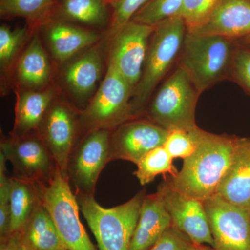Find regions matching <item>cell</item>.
<instances>
[{
    "label": "cell",
    "instance_id": "cell-39",
    "mask_svg": "<svg viewBox=\"0 0 250 250\" xmlns=\"http://www.w3.org/2000/svg\"><path fill=\"white\" fill-rule=\"evenodd\" d=\"M58 250H67L66 249H65V248H60V249H59Z\"/></svg>",
    "mask_w": 250,
    "mask_h": 250
},
{
    "label": "cell",
    "instance_id": "cell-13",
    "mask_svg": "<svg viewBox=\"0 0 250 250\" xmlns=\"http://www.w3.org/2000/svg\"><path fill=\"white\" fill-rule=\"evenodd\" d=\"M171 218L172 226L198 246L214 248L204 202L184 195L164 181L158 189Z\"/></svg>",
    "mask_w": 250,
    "mask_h": 250
},
{
    "label": "cell",
    "instance_id": "cell-37",
    "mask_svg": "<svg viewBox=\"0 0 250 250\" xmlns=\"http://www.w3.org/2000/svg\"><path fill=\"white\" fill-rule=\"evenodd\" d=\"M197 250H215L214 248L208 246H203L201 248Z\"/></svg>",
    "mask_w": 250,
    "mask_h": 250
},
{
    "label": "cell",
    "instance_id": "cell-38",
    "mask_svg": "<svg viewBox=\"0 0 250 250\" xmlns=\"http://www.w3.org/2000/svg\"><path fill=\"white\" fill-rule=\"evenodd\" d=\"M105 1H106V4H108V3H110V4H111L112 2H113L114 0H104Z\"/></svg>",
    "mask_w": 250,
    "mask_h": 250
},
{
    "label": "cell",
    "instance_id": "cell-36",
    "mask_svg": "<svg viewBox=\"0 0 250 250\" xmlns=\"http://www.w3.org/2000/svg\"><path fill=\"white\" fill-rule=\"evenodd\" d=\"M239 43L245 44V45H250V34L247 36L244 39L239 41Z\"/></svg>",
    "mask_w": 250,
    "mask_h": 250
},
{
    "label": "cell",
    "instance_id": "cell-15",
    "mask_svg": "<svg viewBox=\"0 0 250 250\" xmlns=\"http://www.w3.org/2000/svg\"><path fill=\"white\" fill-rule=\"evenodd\" d=\"M197 36H218L241 40L250 34V1L220 0L197 27L187 30Z\"/></svg>",
    "mask_w": 250,
    "mask_h": 250
},
{
    "label": "cell",
    "instance_id": "cell-19",
    "mask_svg": "<svg viewBox=\"0 0 250 250\" xmlns=\"http://www.w3.org/2000/svg\"><path fill=\"white\" fill-rule=\"evenodd\" d=\"M101 36L95 31L65 23H55L47 31L49 49L56 60L66 62L75 54L91 47Z\"/></svg>",
    "mask_w": 250,
    "mask_h": 250
},
{
    "label": "cell",
    "instance_id": "cell-20",
    "mask_svg": "<svg viewBox=\"0 0 250 250\" xmlns=\"http://www.w3.org/2000/svg\"><path fill=\"white\" fill-rule=\"evenodd\" d=\"M54 97L52 88L25 90L18 94L12 136L21 137L37 131Z\"/></svg>",
    "mask_w": 250,
    "mask_h": 250
},
{
    "label": "cell",
    "instance_id": "cell-31",
    "mask_svg": "<svg viewBox=\"0 0 250 250\" xmlns=\"http://www.w3.org/2000/svg\"><path fill=\"white\" fill-rule=\"evenodd\" d=\"M220 0H184L179 13L187 26V30L197 27L207 18Z\"/></svg>",
    "mask_w": 250,
    "mask_h": 250
},
{
    "label": "cell",
    "instance_id": "cell-27",
    "mask_svg": "<svg viewBox=\"0 0 250 250\" xmlns=\"http://www.w3.org/2000/svg\"><path fill=\"white\" fill-rule=\"evenodd\" d=\"M55 0H0L2 17H22L30 21L42 18L52 9Z\"/></svg>",
    "mask_w": 250,
    "mask_h": 250
},
{
    "label": "cell",
    "instance_id": "cell-29",
    "mask_svg": "<svg viewBox=\"0 0 250 250\" xmlns=\"http://www.w3.org/2000/svg\"><path fill=\"white\" fill-rule=\"evenodd\" d=\"M4 153L0 151V238L11 234V177L6 174Z\"/></svg>",
    "mask_w": 250,
    "mask_h": 250
},
{
    "label": "cell",
    "instance_id": "cell-35",
    "mask_svg": "<svg viewBox=\"0 0 250 250\" xmlns=\"http://www.w3.org/2000/svg\"><path fill=\"white\" fill-rule=\"evenodd\" d=\"M0 250H26L20 241L17 232L11 233L5 238H0Z\"/></svg>",
    "mask_w": 250,
    "mask_h": 250
},
{
    "label": "cell",
    "instance_id": "cell-23",
    "mask_svg": "<svg viewBox=\"0 0 250 250\" xmlns=\"http://www.w3.org/2000/svg\"><path fill=\"white\" fill-rule=\"evenodd\" d=\"M41 202L39 184L11 177V233L24 226Z\"/></svg>",
    "mask_w": 250,
    "mask_h": 250
},
{
    "label": "cell",
    "instance_id": "cell-3",
    "mask_svg": "<svg viewBox=\"0 0 250 250\" xmlns=\"http://www.w3.org/2000/svg\"><path fill=\"white\" fill-rule=\"evenodd\" d=\"M187 33V24L179 16L166 20L154 27L142 76L133 95L134 116L142 112L156 86L180 54Z\"/></svg>",
    "mask_w": 250,
    "mask_h": 250
},
{
    "label": "cell",
    "instance_id": "cell-9",
    "mask_svg": "<svg viewBox=\"0 0 250 250\" xmlns=\"http://www.w3.org/2000/svg\"><path fill=\"white\" fill-rule=\"evenodd\" d=\"M111 137V130H93L75 146L67 168L75 195H93L99 176L110 161Z\"/></svg>",
    "mask_w": 250,
    "mask_h": 250
},
{
    "label": "cell",
    "instance_id": "cell-18",
    "mask_svg": "<svg viewBox=\"0 0 250 250\" xmlns=\"http://www.w3.org/2000/svg\"><path fill=\"white\" fill-rule=\"evenodd\" d=\"M103 58L98 45L67 64L63 80L73 96L80 101L90 98L101 78Z\"/></svg>",
    "mask_w": 250,
    "mask_h": 250
},
{
    "label": "cell",
    "instance_id": "cell-16",
    "mask_svg": "<svg viewBox=\"0 0 250 250\" xmlns=\"http://www.w3.org/2000/svg\"><path fill=\"white\" fill-rule=\"evenodd\" d=\"M216 194L233 205L250 210V139H237L232 158Z\"/></svg>",
    "mask_w": 250,
    "mask_h": 250
},
{
    "label": "cell",
    "instance_id": "cell-17",
    "mask_svg": "<svg viewBox=\"0 0 250 250\" xmlns=\"http://www.w3.org/2000/svg\"><path fill=\"white\" fill-rule=\"evenodd\" d=\"M171 225L170 215L160 195H146L129 250H149Z\"/></svg>",
    "mask_w": 250,
    "mask_h": 250
},
{
    "label": "cell",
    "instance_id": "cell-33",
    "mask_svg": "<svg viewBox=\"0 0 250 250\" xmlns=\"http://www.w3.org/2000/svg\"><path fill=\"white\" fill-rule=\"evenodd\" d=\"M151 0H114L111 23L112 35L126 23L131 21L134 15Z\"/></svg>",
    "mask_w": 250,
    "mask_h": 250
},
{
    "label": "cell",
    "instance_id": "cell-14",
    "mask_svg": "<svg viewBox=\"0 0 250 250\" xmlns=\"http://www.w3.org/2000/svg\"><path fill=\"white\" fill-rule=\"evenodd\" d=\"M169 132L149 120L125 122L111 133L110 161L121 159L136 165L148 152L164 146Z\"/></svg>",
    "mask_w": 250,
    "mask_h": 250
},
{
    "label": "cell",
    "instance_id": "cell-32",
    "mask_svg": "<svg viewBox=\"0 0 250 250\" xmlns=\"http://www.w3.org/2000/svg\"><path fill=\"white\" fill-rule=\"evenodd\" d=\"M230 77L250 95V45H237Z\"/></svg>",
    "mask_w": 250,
    "mask_h": 250
},
{
    "label": "cell",
    "instance_id": "cell-4",
    "mask_svg": "<svg viewBox=\"0 0 250 250\" xmlns=\"http://www.w3.org/2000/svg\"><path fill=\"white\" fill-rule=\"evenodd\" d=\"M238 44L218 36H197L187 33L180 53L185 69L201 94L230 76Z\"/></svg>",
    "mask_w": 250,
    "mask_h": 250
},
{
    "label": "cell",
    "instance_id": "cell-40",
    "mask_svg": "<svg viewBox=\"0 0 250 250\" xmlns=\"http://www.w3.org/2000/svg\"><path fill=\"white\" fill-rule=\"evenodd\" d=\"M248 1H250V0H248Z\"/></svg>",
    "mask_w": 250,
    "mask_h": 250
},
{
    "label": "cell",
    "instance_id": "cell-22",
    "mask_svg": "<svg viewBox=\"0 0 250 250\" xmlns=\"http://www.w3.org/2000/svg\"><path fill=\"white\" fill-rule=\"evenodd\" d=\"M51 66L48 57L37 36L23 52L17 67V79L25 90H41L48 83Z\"/></svg>",
    "mask_w": 250,
    "mask_h": 250
},
{
    "label": "cell",
    "instance_id": "cell-25",
    "mask_svg": "<svg viewBox=\"0 0 250 250\" xmlns=\"http://www.w3.org/2000/svg\"><path fill=\"white\" fill-rule=\"evenodd\" d=\"M172 161L173 159L164 146L154 148L136 164L137 170L135 171L134 174L142 186L150 183L159 174L165 175L168 173L172 177L178 172Z\"/></svg>",
    "mask_w": 250,
    "mask_h": 250
},
{
    "label": "cell",
    "instance_id": "cell-5",
    "mask_svg": "<svg viewBox=\"0 0 250 250\" xmlns=\"http://www.w3.org/2000/svg\"><path fill=\"white\" fill-rule=\"evenodd\" d=\"M200 93L188 74L179 65L161 85L148 108V120L168 131H192Z\"/></svg>",
    "mask_w": 250,
    "mask_h": 250
},
{
    "label": "cell",
    "instance_id": "cell-11",
    "mask_svg": "<svg viewBox=\"0 0 250 250\" xmlns=\"http://www.w3.org/2000/svg\"><path fill=\"white\" fill-rule=\"evenodd\" d=\"M154 27L131 21L113 34L108 62L136 90Z\"/></svg>",
    "mask_w": 250,
    "mask_h": 250
},
{
    "label": "cell",
    "instance_id": "cell-2",
    "mask_svg": "<svg viewBox=\"0 0 250 250\" xmlns=\"http://www.w3.org/2000/svg\"><path fill=\"white\" fill-rule=\"evenodd\" d=\"M75 195L99 250H129L146 196L145 190L138 192L123 205L110 208L99 205L93 195Z\"/></svg>",
    "mask_w": 250,
    "mask_h": 250
},
{
    "label": "cell",
    "instance_id": "cell-30",
    "mask_svg": "<svg viewBox=\"0 0 250 250\" xmlns=\"http://www.w3.org/2000/svg\"><path fill=\"white\" fill-rule=\"evenodd\" d=\"M197 128L190 131L174 130L169 132L164 146L172 159H185L191 155L196 147L195 131Z\"/></svg>",
    "mask_w": 250,
    "mask_h": 250
},
{
    "label": "cell",
    "instance_id": "cell-21",
    "mask_svg": "<svg viewBox=\"0 0 250 250\" xmlns=\"http://www.w3.org/2000/svg\"><path fill=\"white\" fill-rule=\"evenodd\" d=\"M17 233L26 250H58L64 247L53 219L42 200Z\"/></svg>",
    "mask_w": 250,
    "mask_h": 250
},
{
    "label": "cell",
    "instance_id": "cell-6",
    "mask_svg": "<svg viewBox=\"0 0 250 250\" xmlns=\"http://www.w3.org/2000/svg\"><path fill=\"white\" fill-rule=\"evenodd\" d=\"M134 89L118 70L108 62L104 78L89 104L80 116V124L87 132L115 129L134 119Z\"/></svg>",
    "mask_w": 250,
    "mask_h": 250
},
{
    "label": "cell",
    "instance_id": "cell-26",
    "mask_svg": "<svg viewBox=\"0 0 250 250\" xmlns=\"http://www.w3.org/2000/svg\"><path fill=\"white\" fill-rule=\"evenodd\" d=\"M184 0H151L134 15V22L155 27L169 18L179 16Z\"/></svg>",
    "mask_w": 250,
    "mask_h": 250
},
{
    "label": "cell",
    "instance_id": "cell-7",
    "mask_svg": "<svg viewBox=\"0 0 250 250\" xmlns=\"http://www.w3.org/2000/svg\"><path fill=\"white\" fill-rule=\"evenodd\" d=\"M41 200L53 219L67 250H96L81 223L78 202L68 179L58 169L47 184H39Z\"/></svg>",
    "mask_w": 250,
    "mask_h": 250
},
{
    "label": "cell",
    "instance_id": "cell-10",
    "mask_svg": "<svg viewBox=\"0 0 250 250\" xmlns=\"http://www.w3.org/2000/svg\"><path fill=\"white\" fill-rule=\"evenodd\" d=\"M204 202L215 250H250V210L215 194Z\"/></svg>",
    "mask_w": 250,
    "mask_h": 250
},
{
    "label": "cell",
    "instance_id": "cell-24",
    "mask_svg": "<svg viewBox=\"0 0 250 250\" xmlns=\"http://www.w3.org/2000/svg\"><path fill=\"white\" fill-rule=\"evenodd\" d=\"M104 0H63L62 11L64 16L90 26H103L107 21L108 14Z\"/></svg>",
    "mask_w": 250,
    "mask_h": 250
},
{
    "label": "cell",
    "instance_id": "cell-8",
    "mask_svg": "<svg viewBox=\"0 0 250 250\" xmlns=\"http://www.w3.org/2000/svg\"><path fill=\"white\" fill-rule=\"evenodd\" d=\"M1 152L13 167L14 178L35 184H47L58 170L57 163L37 131L25 136H11L1 143Z\"/></svg>",
    "mask_w": 250,
    "mask_h": 250
},
{
    "label": "cell",
    "instance_id": "cell-28",
    "mask_svg": "<svg viewBox=\"0 0 250 250\" xmlns=\"http://www.w3.org/2000/svg\"><path fill=\"white\" fill-rule=\"evenodd\" d=\"M26 27L12 29L6 25L0 27V67L1 73L8 71L24 42L27 40Z\"/></svg>",
    "mask_w": 250,
    "mask_h": 250
},
{
    "label": "cell",
    "instance_id": "cell-1",
    "mask_svg": "<svg viewBox=\"0 0 250 250\" xmlns=\"http://www.w3.org/2000/svg\"><path fill=\"white\" fill-rule=\"evenodd\" d=\"M195 138L194 152L184 159L181 170L166 180L184 195L205 201L216 194L232 158L238 137L211 134L198 127Z\"/></svg>",
    "mask_w": 250,
    "mask_h": 250
},
{
    "label": "cell",
    "instance_id": "cell-34",
    "mask_svg": "<svg viewBox=\"0 0 250 250\" xmlns=\"http://www.w3.org/2000/svg\"><path fill=\"white\" fill-rule=\"evenodd\" d=\"M202 246L195 244L187 235L171 225L149 250H197Z\"/></svg>",
    "mask_w": 250,
    "mask_h": 250
},
{
    "label": "cell",
    "instance_id": "cell-12",
    "mask_svg": "<svg viewBox=\"0 0 250 250\" xmlns=\"http://www.w3.org/2000/svg\"><path fill=\"white\" fill-rule=\"evenodd\" d=\"M80 124L76 112L69 105L53 102L37 129L59 170L67 179L69 160L76 144Z\"/></svg>",
    "mask_w": 250,
    "mask_h": 250
}]
</instances>
